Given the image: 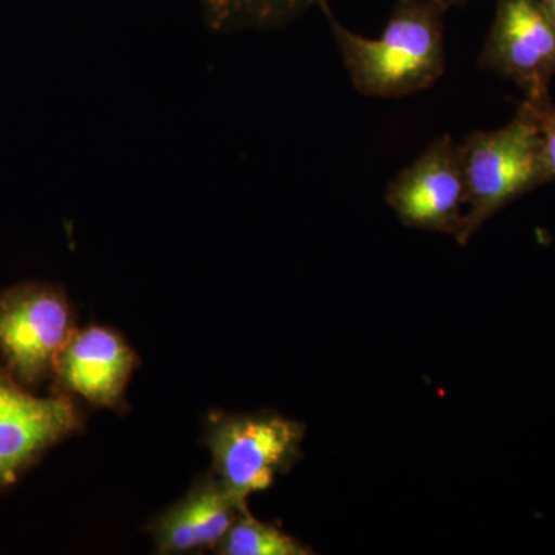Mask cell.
I'll list each match as a JSON object with an SVG mask.
<instances>
[{"label":"cell","instance_id":"cell-6","mask_svg":"<svg viewBox=\"0 0 555 555\" xmlns=\"http://www.w3.org/2000/svg\"><path fill=\"white\" fill-rule=\"evenodd\" d=\"M80 427L68 393L38 397L0 367V489L10 488L36 462Z\"/></svg>","mask_w":555,"mask_h":555},{"label":"cell","instance_id":"cell-4","mask_svg":"<svg viewBox=\"0 0 555 555\" xmlns=\"http://www.w3.org/2000/svg\"><path fill=\"white\" fill-rule=\"evenodd\" d=\"M75 331L72 302L61 287L22 283L0 294L3 367L27 389L53 382L57 357Z\"/></svg>","mask_w":555,"mask_h":555},{"label":"cell","instance_id":"cell-5","mask_svg":"<svg viewBox=\"0 0 555 555\" xmlns=\"http://www.w3.org/2000/svg\"><path fill=\"white\" fill-rule=\"evenodd\" d=\"M387 206L406 228L462 232L466 215V184L460 145L451 134L434 139L418 158L387 185Z\"/></svg>","mask_w":555,"mask_h":555},{"label":"cell","instance_id":"cell-9","mask_svg":"<svg viewBox=\"0 0 555 555\" xmlns=\"http://www.w3.org/2000/svg\"><path fill=\"white\" fill-rule=\"evenodd\" d=\"M244 507L247 505L236 502L217 474H206L196 480L184 499L150 525L156 553L188 554L217 550Z\"/></svg>","mask_w":555,"mask_h":555},{"label":"cell","instance_id":"cell-2","mask_svg":"<svg viewBox=\"0 0 555 555\" xmlns=\"http://www.w3.org/2000/svg\"><path fill=\"white\" fill-rule=\"evenodd\" d=\"M460 145L466 184V215L456 243L467 246L502 208L547 184L534 115L521 102L502 129L473 131Z\"/></svg>","mask_w":555,"mask_h":555},{"label":"cell","instance_id":"cell-13","mask_svg":"<svg viewBox=\"0 0 555 555\" xmlns=\"http://www.w3.org/2000/svg\"><path fill=\"white\" fill-rule=\"evenodd\" d=\"M540 2H542L543 9H545L547 16H550L555 24V0H540Z\"/></svg>","mask_w":555,"mask_h":555},{"label":"cell","instance_id":"cell-8","mask_svg":"<svg viewBox=\"0 0 555 555\" xmlns=\"http://www.w3.org/2000/svg\"><path fill=\"white\" fill-rule=\"evenodd\" d=\"M138 366V353L118 332L102 326L76 328L57 357L53 382L60 392L116 409Z\"/></svg>","mask_w":555,"mask_h":555},{"label":"cell","instance_id":"cell-3","mask_svg":"<svg viewBox=\"0 0 555 555\" xmlns=\"http://www.w3.org/2000/svg\"><path fill=\"white\" fill-rule=\"evenodd\" d=\"M207 444L214 473L240 505L268 491L301 454L306 426L273 412L208 416Z\"/></svg>","mask_w":555,"mask_h":555},{"label":"cell","instance_id":"cell-14","mask_svg":"<svg viewBox=\"0 0 555 555\" xmlns=\"http://www.w3.org/2000/svg\"><path fill=\"white\" fill-rule=\"evenodd\" d=\"M465 0H440L441 5L447 10H451L452 7L462 5Z\"/></svg>","mask_w":555,"mask_h":555},{"label":"cell","instance_id":"cell-7","mask_svg":"<svg viewBox=\"0 0 555 555\" xmlns=\"http://www.w3.org/2000/svg\"><path fill=\"white\" fill-rule=\"evenodd\" d=\"M478 65L516 82L525 98L550 93L555 76V24L540 0H496L494 24Z\"/></svg>","mask_w":555,"mask_h":555},{"label":"cell","instance_id":"cell-10","mask_svg":"<svg viewBox=\"0 0 555 555\" xmlns=\"http://www.w3.org/2000/svg\"><path fill=\"white\" fill-rule=\"evenodd\" d=\"M207 24L221 33L272 30L327 0H199Z\"/></svg>","mask_w":555,"mask_h":555},{"label":"cell","instance_id":"cell-12","mask_svg":"<svg viewBox=\"0 0 555 555\" xmlns=\"http://www.w3.org/2000/svg\"><path fill=\"white\" fill-rule=\"evenodd\" d=\"M525 102L531 108L539 127L547 182H553L555 181V104L550 93L537 98H525Z\"/></svg>","mask_w":555,"mask_h":555},{"label":"cell","instance_id":"cell-1","mask_svg":"<svg viewBox=\"0 0 555 555\" xmlns=\"http://www.w3.org/2000/svg\"><path fill=\"white\" fill-rule=\"evenodd\" d=\"M326 14L350 82L358 93L400 100L436 86L447 72L444 14L440 0H397L385 31L369 39Z\"/></svg>","mask_w":555,"mask_h":555},{"label":"cell","instance_id":"cell-11","mask_svg":"<svg viewBox=\"0 0 555 555\" xmlns=\"http://www.w3.org/2000/svg\"><path fill=\"white\" fill-rule=\"evenodd\" d=\"M215 553L221 555H308L312 554V551L275 526L257 520L248 513L247 507H244Z\"/></svg>","mask_w":555,"mask_h":555}]
</instances>
